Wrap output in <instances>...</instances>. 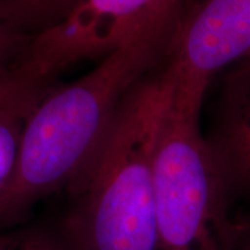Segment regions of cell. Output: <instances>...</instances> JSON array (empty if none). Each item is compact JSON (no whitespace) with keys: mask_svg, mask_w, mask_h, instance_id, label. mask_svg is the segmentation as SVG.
<instances>
[{"mask_svg":"<svg viewBox=\"0 0 250 250\" xmlns=\"http://www.w3.org/2000/svg\"><path fill=\"white\" fill-rule=\"evenodd\" d=\"M185 9L128 39L83 77L46 90L24 128L16 172L0 202V231L89 170L128 93L164 60Z\"/></svg>","mask_w":250,"mask_h":250,"instance_id":"cell-1","label":"cell"},{"mask_svg":"<svg viewBox=\"0 0 250 250\" xmlns=\"http://www.w3.org/2000/svg\"><path fill=\"white\" fill-rule=\"evenodd\" d=\"M163 62L128 93L98 157L68 189L64 250H157L154 160L172 100Z\"/></svg>","mask_w":250,"mask_h":250,"instance_id":"cell-2","label":"cell"},{"mask_svg":"<svg viewBox=\"0 0 250 250\" xmlns=\"http://www.w3.org/2000/svg\"><path fill=\"white\" fill-rule=\"evenodd\" d=\"M232 200L200 114L171 100L154 160L157 250H238L248 221L233 217Z\"/></svg>","mask_w":250,"mask_h":250,"instance_id":"cell-3","label":"cell"},{"mask_svg":"<svg viewBox=\"0 0 250 250\" xmlns=\"http://www.w3.org/2000/svg\"><path fill=\"white\" fill-rule=\"evenodd\" d=\"M190 0H71L36 32L14 68L17 88H46L72 64L104 57Z\"/></svg>","mask_w":250,"mask_h":250,"instance_id":"cell-4","label":"cell"},{"mask_svg":"<svg viewBox=\"0 0 250 250\" xmlns=\"http://www.w3.org/2000/svg\"><path fill=\"white\" fill-rule=\"evenodd\" d=\"M250 56V0H190L163 60L172 103L200 114L218 72Z\"/></svg>","mask_w":250,"mask_h":250,"instance_id":"cell-5","label":"cell"},{"mask_svg":"<svg viewBox=\"0 0 250 250\" xmlns=\"http://www.w3.org/2000/svg\"><path fill=\"white\" fill-rule=\"evenodd\" d=\"M228 179L233 197L250 195V57L227 72L207 138Z\"/></svg>","mask_w":250,"mask_h":250,"instance_id":"cell-6","label":"cell"},{"mask_svg":"<svg viewBox=\"0 0 250 250\" xmlns=\"http://www.w3.org/2000/svg\"><path fill=\"white\" fill-rule=\"evenodd\" d=\"M50 86L17 88L0 100V202L16 172L28 117Z\"/></svg>","mask_w":250,"mask_h":250,"instance_id":"cell-7","label":"cell"},{"mask_svg":"<svg viewBox=\"0 0 250 250\" xmlns=\"http://www.w3.org/2000/svg\"><path fill=\"white\" fill-rule=\"evenodd\" d=\"M71 0H0V9L21 29L36 34L52 25Z\"/></svg>","mask_w":250,"mask_h":250,"instance_id":"cell-8","label":"cell"},{"mask_svg":"<svg viewBox=\"0 0 250 250\" xmlns=\"http://www.w3.org/2000/svg\"><path fill=\"white\" fill-rule=\"evenodd\" d=\"M0 250H64L57 231L31 225L0 231Z\"/></svg>","mask_w":250,"mask_h":250,"instance_id":"cell-9","label":"cell"},{"mask_svg":"<svg viewBox=\"0 0 250 250\" xmlns=\"http://www.w3.org/2000/svg\"><path fill=\"white\" fill-rule=\"evenodd\" d=\"M32 36V34L17 27L0 9V52L14 57L17 64Z\"/></svg>","mask_w":250,"mask_h":250,"instance_id":"cell-10","label":"cell"},{"mask_svg":"<svg viewBox=\"0 0 250 250\" xmlns=\"http://www.w3.org/2000/svg\"><path fill=\"white\" fill-rule=\"evenodd\" d=\"M14 67L16 59L0 52V96L9 95L10 92L17 89L14 83Z\"/></svg>","mask_w":250,"mask_h":250,"instance_id":"cell-11","label":"cell"},{"mask_svg":"<svg viewBox=\"0 0 250 250\" xmlns=\"http://www.w3.org/2000/svg\"><path fill=\"white\" fill-rule=\"evenodd\" d=\"M238 250H250V223H248L246 231H245L243 236H242V241L239 243Z\"/></svg>","mask_w":250,"mask_h":250,"instance_id":"cell-12","label":"cell"},{"mask_svg":"<svg viewBox=\"0 0 250 250\" xmlns=\"http://www.w3.org/2000/svg\"><path fill=\"white\" fill-rule=\"evenodd\" d=\"M6 96H7V95H4V96H0V100H3V99L6 98Z\"/></svg>","mask_w":250,"mask_h":250,"instance_id":"cell-13","label":"cell"},{"mask_svg":"<svg viewBox=\"0 0 250 250\" xmlns=\"http://www.w3.org/2000/svg\"><path fill=\"white\" fill-rule=\"evenodd\" d=\"M249 57H250V56H249Z\"/></svg>","mask_w":250,"mask_h":250,"instance_id":"cell-14","label":"cell"}]
</instances>
